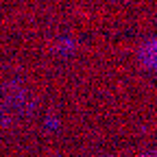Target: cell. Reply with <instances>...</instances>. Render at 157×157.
<instances>
[{"label": "cell", "mask_w": 157, "mask_h": 157, "mask_svg": "<svg viewBox=\"0 0 157 157\" xmlns=\"http://www.w3.org/2000/svg\"><path fill=\"white\" fill-rule=\"evenodd\" d=\"M33 98L29 90L20 85H0V122H13L29 116Z\"/></svg>", "instance_id": "6da1fadb"}]
</instances>
